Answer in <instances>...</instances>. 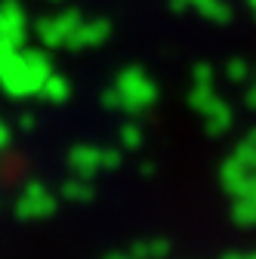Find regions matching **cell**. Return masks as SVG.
<instances>
[]
</instances>
